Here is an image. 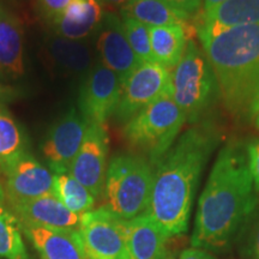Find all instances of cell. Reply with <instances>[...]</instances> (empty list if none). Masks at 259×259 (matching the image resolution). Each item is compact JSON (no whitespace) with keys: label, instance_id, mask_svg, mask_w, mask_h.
<instances>
[{"label":"cell","instance_id":"8992f818","mask_svg":"<svg viewBox=\"0 0 259 259\" xmlns=\"http://www.w3.org/2000/svg\"><path fill=\"white\" fill-rule=\"evenodd\" d=\"M171 95L186 116L198 122L220 97L216 77L203 48L193 38L177 66L171 70Z\"/></svg>","mask_w":259,"mask_h":259},{"label":"cell","instance_id":"4fadbf2b","mask_svg":"<svg viewBox=\"0 0 259 259\" xmlns=\"http://www.w3.org/2000/svg\"><path fill=\"white\" fill-rule=\"evenodd\" d=\"M96 48L101 64L118 74L121 83L141 63L125 36L121 18L112 12L103 16Z\"/></svg>","mask_w":259,"mask_h":259},{"label":"cell","instance_id":"484cf974","mask_svg":"<svg viewBox=\"0 0 259 259\" xmlns=\"http://www.w3.org/2000/svg\"><path fill=\"white\" fill-rule=\"evenodd\" d=\"M122 28L130 46L141 63L154 61L150 47L149 27L131 18H121Z\"/></svg>","mask_w":259,"mask_h":259},{"label":"cell","instance_id":"5bb4252c","mask_svg":"<svg viewBox=\"0 0 259 259\" xmlns=\"http://www.w3.org/2000/svg\"><path fill=\"white\" fill-rule=\"evenodd\" d=\"M126 240L122 259H169V236L144 215L125 221Z\"/></svg>","mask_w":259,"mask_h":259},{"label":"cell","instance_id":"9c48e42d","mask_svg":"<svg viewBox=\"0 0 259 259\" xmlns=\"http://www.w3.org/2000/svg\"><path fill=\"white\" fill-rule=\"evenodd\" d=\"M121 93L119 76L101 63L94 65L79 90V113L88 125L107 126L114 115Z\"/></svg>","mask_w":259,"mask_h":259},{"label":"cell","instance_id":"83f0119b","mask_svg":"<svg viewBox=\"0 0 259 259\" xmlns=\"http://www.w3.org/2000/svg\"><path fill=\"white\" fill-rule=\"evenodd\" d=\"M72 0H38V9L47 21L53 22L63 14Z\"/></svg>","mask_w":259,"mask_h":259},{"label":"cell","instance_id":"d6a6232c","mask_svg":"<svg viewBox=\"0 0 259 259\" xmlns=\"http://www.w3.org/2000/svg\"><path fill=\"white\" fill-rule=\"evenodd\" d=\"M130 0H100L102 5H107V6H113V8H122L125 6Z\"/></svg>","mask_w":259,"mask_h":259},{"label":"cell","instance_id":"d4e9b609","mask_svg":"<svg viewBox=\"0 0 259 259\" xmlns=\"http://www.w3.org/2000/svg\"><path fill=\"white\" fill-rule=\"evenodd\" d=\"M27 151V137L15 118L0 106V168Z\"/></svg>","mask_w":259,"mask_h":259},{"label":"cell","instance_id":"d6986e66","mask_svg":"<svg viewBox=\"0 0 259 259\" xmlns=\"http://www.w3.org/2000/svg\"><path fill=\"white\" fill-rule=\"evenodd\" d=\"M255 23H259V0H226L203 12L197 31L212 32Z\"/></svg>","mask_w":259,"mask_h":259},{"label":"cell","instance_id":"30bf717a","mask_svg":"<svg viewBox=\"0 0 259 259\" xmlns=\"http://www.w3.org/2000/svg\"><path fill=\"white\" fill-rule=\"evenodd\" d=\"M0 170L4 176L3 189L11 208L53 193V173L28 151Z\"/></svg>","mask_w":259,"mask_h":259},{"label":"cell","instance_id":"e0dca14e","mask_svg":"<svg viewBox=\"0 0 259 259\" xmlns=\"http://www.w3.org/2000/svg\"><path fill=\"white\" fill-rule=\"evenodd\" d=\"M103 16L100 0H72L52 24L57 36L82 41L100 28Z\"/></svg>","mask_w":259,"mask_h":259},{"label":"cell","instance_id":"836d02e7","mask_svg":"<svg viewBox=\"0 0 259 259\" xmlns=\"http://www.w3.org/2000/svg\"><path fill=\"white\" fill-rule=\"evenodd\" d=\"M223 2H226V0H203V12L209 11V10H211Z\"/></svg>","mask_w":259,"mask_h":259},{"label":"cell","instance_id":"7c38bea8","mask_svg":"<svg viewBox=\"0 0 259 259\" xmlns=\"http://www.w3.org/2000/svg\"><path fill=\"white\" fill-rule=\"evenodd\" d=\"M88 126L82 114L72 108L50 128L42 144V154L52 173L69 171L83 143Z\"/></svg>","mask_w":259,"mask_h":259},{"label":"cell","instance_id":"52a82bcc","mask_svg":"<svg viewBox=\"0 0 259 259\" xmlns=\"http://www.w3.org/2000/svg\"><path fill=\"white\" fill-rule=\"evenodd\" d=\"M171 70L155 61L139 63L121 83L120 100L114 112L119 124H126L132 116L156 101L170 88Z\"/></svg>","mask_w":259,"mask_h":259},{"label":"cell","instance_id":"f1b7e54d","mask_svg":"<svg viewBox=\"0 0 259 259\" xmlns=\"http://www.w3.org/2000/svg\"><path fill=\"white\" fill-rule=\"evenodd\" d=\"M164 2L190 16L198 11L200 5L203 4V0H164Z\"/></svg>","mask_w":259,"mask_h":259},{"label":"cell","instance_id":"1f68e13d","mask_svg":"<svg viewBox=\"0 0 259 259\" xmlns=\"http://www.w3.org/2000/svg\"><path fill=\"white\" fill-rule=\"evenodd\" d=\"M15 96H17V92L15 89L0 84V101H8V100L14 99Z\"/></svg>","mask_w":259,"mask_h":259},{"label":"cell","instance_id":"9a60e30c","mask_svg":"<svg viewBox=\"0 0 259 259\" xmlns=\"http://www.w3.org/2000/svg\"><path fill=\"white\" fill-rule=\"evenodd\" d=\"M21 226L78 231L80 216L71 212L53 193L12 206Z\"/></svg>","mask_w":259,"mask_h":259},{"label":"cell","instance_id":"4dcf8cb0","mask_svg":"<svg viewBox=\"0 0 259 259\" xmlns=\"http://www.w3.org/2000/svg\"><path fill=\"white\" fill-rule=\"evenodd\" d=\"M179 259H218L213 255L211 252L208 250H204V248L198 247H192L186 248L181 252L179 255Z\"/></svg>","mask_w":259,"mask_h":259},{"label":"cell","instance_id":"4316f807","mask_svg":"<svg viewBox=\"0 0 259 259\" xmlns=\"http://www.w3.org/2000/svg\"><path fill=\"white\" fill-rule=\"evenodd\" d=\"M245 149L255 192L259 193V139L248 142L247 144H245Z\"/></svg>","mask_w":259,"mask_h":259},{"label":"cell","instance_id":"3957f363","mask_svg":"<svg viewBox=\"0 0 259 259\" xmlns=\"http://www.w3.org/2000/svg\"><path fill=\"white\" fill-rule=\"evenodd\" d=\"M233 118L253 121L259 108V23L219 31H197Z\"/></svg>","mask_w":259,"mask_h":259},{"label":"cell","instance_id":"f546056e","mask_svg":"<svg viewBox=\"0 0 259 259\" xmlns=\"http://www.w3.org/2000/svg\"><path fill=\"white\" fill-rule=\"evenodd\" d=\"M247 257L248 259H259V219L254 223L251 234L248 236Z\"/></svg>","mask_w":259,"mask_h":259},{"label":"cell","instance_id":"ba28073f","mask_svg":"<svg viewBox=\"0 0 259 259\" xmlns=\"http://www.w3.org/2000/svg\"><path fill=\"white\" fill-rule=\"evenodd\" d=\"M78 233L88 259L124 258L125 221L105 206L80 216Z\"/></svg>","mask_w":259,"mask_h":259},{"label":"cell","instance_id":"e575fe53","mask_svg":"<svg viewBox=\"0 0 259 259\" xmlns=\"http://www.w3.org/2000/svg\"><path fill=\"white\" fill-rule=\"evenodd\" d=\"M253 121H254L255 127L259 130V108H258V111H257V114H255V116H254V120Z\"/></svg>","mask_w":259,"mask_h":259},{"label":"cell","instance_id":"44dd1931","mask_svg":"<svg viewBox=\"0 0 259 259\" xmlns=\"http://www.w3.org/2000/svg\"><path fill=\"white\" fill-rule=\"evenodd\" d=\"M191 27L181 25H164L149 27L151 53L155 63L173 70L179 63L186 50Z\"/></svg>","mask_w":259,"mask_h":259},{"label":"cell","instance_id":"ffe728a7","mask_svg":"<svg viewBox=\"0 0 259 259\" xmlns=\"http://www.w3.org/2000/svg\"><path fill=\"white\" fill-rule=\"evenodd\" d=\"M120 14L121 18L135 19L147 27H191L190 15L173 8L164 0H130L120 9Z\"/></svg>","mask_w":259,"mask_h":259},{"label":"cell","instance_id":"cb8c5ba5","mask_svg":"<svg viewBox=\"0 0 259 259\" xmlns=\"http://www.w3.org/2000/svg\"><path fill=\"white\" fill-rule=\"evenodd\" d=\"M50 52L54 61L67 72L84 73L93 67L90 50L80 41L54 36L50 41Z\"/></svg>","mask_w":259,"mask_h":259},{"label":"cell","instance_id":"7a4b0ae2","mask_svg":"<svg viewBox=\"0 0 259 259\" xmlns=\"http://www.w3.org/2000/svg\"><path fill=\"white\" fill-rule=\"evenodd\" d=\"M218 142V135L209 125L193 126L154 164L153 190L145 215L169 238L189 228L200 174Z\"/></svg>","mask_w":259,"mask_h":259},{"label":"cell","instance_id":"277c9868","mask_svg":"<svg viewBox=\"0 0 259 259\" xmlns=\"http://www.w3.org/2000/svg\"><path fill=\"white\" fill-rule=\"evenodd\" d=\"M154 183V166L141 155H118L107 168L105 208L130 221L147 212Z\"/></svg>","mask_w":259,"mask_h":259},{"label":"cell","instance_id":"ac0fdd59","mask_svg":"<svg viewBox=\"0 0 259 259\" xmlns=\"http://www.w3.org/2000/svg\"><path fill=\"white\" fill-rule=\"evenodd\" d=\"M24 71L23 25L14 12L0 4V72L19 78Z\"/></svg>","mask_w":259,"mask_h":259},{"label":"cell","instance_id":"5b68a950","mask_svg":"<svg viewBox=\"0 0 259 259\" xmlns=\"http://www.w3.org/2000/svg\"><path fill=\"white\" fill-rule=\"evenodd\" d=\"M185 122L186 116L174 101L170 85L160 99L124 124L122 135L130 147L148 155L154 166L174 144Z\"/></svg>","mask_w":259,"mask_h":259},{"label":"cell","instance_id":"8fae6325","mask_svg":"<svg viewBox=\"0 0 259 259\" xmlns=\"http://www.w3.org/2000/svg\"><path fill=\"white\" fill-rule=\"evenodd\" d=\"M109 138L107 126L89 125L83 143L71 163L69 173L90 191L96 199L105 191Z\"/></svg>","mask_w":259,"mask_h":259},{"label":"cell","instance_id":"7402d4cb","mask_svg":"<svg viewBox=\"0 0 259 259\" xmlns=\"http://www.w3.org/2000/svg\"><path fill=\"white\" fill-rule=\"evenodd\" d=\"M0 259H29L23 231L0 183Z\"/></svg>","mask_w":259,"mask_h":259},{"label":"cell","instance_id":"6da1fadb","mask_svg":"<svg viewBox=\"0 0 259 259\" xmlns=\"http://www.w3.org/2000/svg\"><path fill=\"white\" fill-rule=\"evenodd\" d=\"M257 196L245 144L229 142L200 194L191 246L210 252L227 247L254 210Z\"/></svg>","mask_w":259,"mask_h":259},{"label":"cell","instance_id":"2e32d148","mask_svg":"<svg viewBox=\"0 0 259 259\" xmlns=\"http://www.w3.org/2000/svg\"><path fill=\"white\" fill-rule=\"evenodd\" d=\"M41 259H88L78 231L22 226Z\"/></svg>","mask_w":259,"mask_h":259},{"label":"cell","instance_id":"603a6c76","mask_svg":"<svg viewBox=\"0 0 259 259\" xmlns=\"http://www.w3.org/2000/svg\"><path fill=\"white\" fill-rule=\"evenodd\" d=\"M53 194L71 212L78 216L92 211L96 203L90 191L69 171L53 174Z\"/></svg>","mask_w":259,"mask_h":259}]
</instances>
